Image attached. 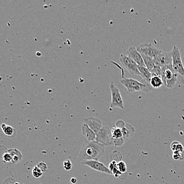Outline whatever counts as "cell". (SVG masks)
I'll use <instances>...</instances> for the list:
<instances>
[{"label": "cell", "mask_w": 184, "mask_h": 184, "mask_svg": "<svg viewBox=\"0 0 184 184\" xmlns=\"http://www.w3.org/2000/svg\"><path fill=\"white\" fill-rule=\"evenodd\" d=\"M117 162L113 160L109 164L108 168L115 177H119L121 175L122 173L119 171V170L117 168Z\"/></svg>", "instance_id": "d6986e66"}, {"label": "cell", "mask_w": 184, "mask_h": 184, "mask_svg": "<svg viewBox=\"0 0 184 184\" xmlns=\"http://www.w3.org/2000/svg\"><path fill=\"white\" fill-rule=\"evenodd\" d=\"M124 139L123 138H119V139H114L113 138V145L117 147H120L123 145L124 143Z\"/></svg>", "instance_id": "f1b7e54d"}, {"label": "cell", "mask_w": 184, "mask_h": 184, "mask_svg": "<svg viewBox=\"0 0 184 184\" xmlns=\"http://www.w3.org/2000/svg\"><path fill=\"white\" fill-rule=\"evenodd\" d=\"M8 151L12 156V163L15 164L21 161L22 159V154L19 150L17 149H10Z\"/></svg>", "instance_id": "5bb4252c"}, {"label": "cell", "mask_w": 184, "mask_h": 184, "mask_svg": "<svg viewBox=\"0 0 184 184\" xmlns=\"http://www.w3.org/2000/svg\"><path fill=\"white\" fill-rule=\"evenodd\" d=\"M15 184H19V183H18V182H16V183H15Z\"/></svg>", "instance_id": "d6a6232c"}, {"label": "cell", "mask_w": 184, "mask_h": 184, "mask_svg": "<svg viewBox=\"0 0 184 184\" xmlns=\"http://www.w3.org/2000/svg\"><path fill=\"white\" fill-rule=\"evenodd\" d=\"M120 82L126 88L128 91L131 93L140 91L149 92L153 88L150 83L144 84L132 78L123 77L120 80Z\"/></svg>", "instance_id": "7a4b0ae2"}, {"label": "cell", "mask_w": 184, "mask_h": 184, "mask_svg": "<svg viewBox=\"0 0 184 184\" xmlns=\"http://www.w3.org/2000/svg\"><path fill=\"white\" fill-rule=\"evenodd\" d=\"M95 141L104 146L113 145V138L111 130L108 126H103L97 134Z\"/></svg>", "instance_id": "5b68a950"}, {"label": "cell", "mask_w": 184, "mask_h": 184, "mask_svg": "<svg viewBox=\"0 0 184 184\" xmlns=\"http://www.w3.org/2000/svg\"><path fill=\"white\" fill-rule=\"evenodd\" d=\"M150 84L153 88H159L164 85L163 80L161 78L156 75H152L151 80L150 81Z\"/></svg>", "instance_id": "e0dca14e"}, {"label": "cell", "mask_w": 184, "mask_h": 184, "mask_svg": "<svg viewBox=\"0 0 184 184\" xmlns=\"http://www.w3.org/2000/svg\"><path fill=\"white\" fill-rule=\"evenodd\" d=\"M32 173H33V176L34 177L36 178H39L41 177V176H42L43 172L37 166H35L33 168Z\"/></svg>", "instance_id": "cb8c5ba5"}, {"label": "cell", "mask_w": 184, "mask_h": 184, "mask_svg": "<svg viewBox=\"0 0 184 184\" xmlns=\"http://www.w3.org/2000/svg\"><path fill=\"white\" fill-rule=\"evenodd\" d=\"M84 122L94 132L96 135H97L100 129L103 127L102 121H101V119L94 117H89L84 119Z\"/></svg>", "instance_id": "7c38bea8"}, {"label": "cell", "mask_w": 184, "mask_h": 184, "mask_svg": "<svg viewBox=\"0 0 184 184\" xmlns=\"http://www.w3.org/2000/svg\"><path fill=\"white\" fill-rule=\"evenodd\" d=\"M121 130L124 139L131 138L135 131L134 127L129 124H126V125L121 128Z\"/></svg>", "instance_id": "2e32d148"}, {"label": "cell", "mask_w": 184, "mask_h": 184, "mask_svg": "<svg viewBox=\"0 0 184 184\" xmlns=\"http://www.w3.org/2000/svg\"><path fill=\"white\" fill-rule=\"evenodd\" d=\"M173 158L175 160H181L184 159V150L182 151L173 152Z\"/></svg>", "instance_id": "d4e9b609"}, {"label": "cell", "mask_w": 184, "mask_h": 184, "mask_svg": "<svg viewBox=\"0 0 184 184\" xmlns=\"http://www.w3.org/2000/svg\"><path fill=\"white\" fill-rule=\"evenodd\" d=\"M120 61L131 75H139L141 76V74L138 69V65L128 56L121 54Z\"/></svg>", "instance_id": "ba28073f"}, {"label": "cell", "mask_w": 184, "mask_h": 184, "mask_svg": "<svg viewBox=\"0 0 184 184\" xmlns=\"http://www.w3.org/2000/svg\"><path fill=\"white\" fill-rule=\"evenodd\" d=\"M110 89L112 97L110 107L119 108L123 109V101L119 89L115 86L113 82H111L110 84Z\"/></svg>", "instance_id": "52a82bcc"}, {"label": "cell", "mask_w": 184, "mask_h": 184, "mask_svg": "<svg viewBox=\"0 0 184 184\" xmlns=\"http://www.w3.org/2000/svg\"><path fill=\"white\" fill-rule=\"evenodd\" d=\"M1 159L5 163H12V156L9 153L7 149L3 154H2Z\"/></svg>", "instance_id": "7402d4cb"}, {"label": "cell", "mask_w": 184, "mask_h": 184, "mask_svg": "<svg viewBox=\"0 0 184 184\" xmlns=\"http://www.w3.org/2000/svg\"><path fill=\"white\" fill-rule=\"evenodd\" d=\"M104 147L96 141H86L80 149L78 156L79 161L82 162L89 160L98 161L104 154Z\"/></svg>", "instance_id": "6da1fadb"}, {"label": "cell", "mask_w": 184, "mask_h": 184, "mask_svg": "<svg viewBox=\"0 0 184 184\" xmlns=\"http://www.w3.org/2000/svg\"><path fill=\"white\" fill-rule=\"evenodd\" d=\"M151 73L152 75H156V76L161 77V67L156 66V67L154 68V70L152 71Z\"/></svg>", "instance_id": "83f0119b"}, {"label": "cell", "mask_w": 184, "mask_h": 184, "mask_svg": "<svg viewBox=\"0 0 184 184\" xmlns=\"http://www.w3.org/2000/svg\"><path fill=\"white\" fill-rule=\"evenodd\" d=\"M82 163L92 169L96 170V171H100L103 173L110 174V175L112 174L108 168L106 167L104 164H103L101 162H100L96 160H89V161H83V162H82Z\"/></svg>", "instance_id": "9c48e42d"}, {"label": "cell", "mask_w": 184, "mask_h": 184, "mask_svg": "<svg viewBox=\"0 0 184 184\" xmlns=\"http://www.w3.org/2000/svg\"><path fill=\"white\" fill-rule=\"evenodd\" d=\"M171 149L173 152L182 151L184 150V148L182 145L177 141H175L172 143L171 145Z\"/></svg>", "instance_id": "603a6c76"}, {"label": "cell", "mask_w": 184, "mask_h": 184, "mask_svg": "<svg viewBox=\"0 0 184 184\" xmlns=\"http://www.w3.org/2000/svg\"><path fill=\"white\" fill-rule=\"evenodd\" d=\"M142 56L143 58V61L145 62L146 68L149 70L150 72L151 73L152 71L154 70V68L156 66L154 59L151 57L145 56L144 55H142Z\"/></svg>", "instance_id": "ac0fdd59"}, {"label": "cell", "mask_w": 184, "mask_h": 184, "mask_svg": "<svg viewBox=\"0 0 184 184\" xmlns=\"http://www.w3.org/2000/svg\"><path fill=\"white\" fill-rule=\"evenodd\" d=\"M153 59L156 65L161 68L164 66L172 64V57L170 53L163 52V53Z\"/></svg>", "instance_id": "30bf717a"}, {"label": "cell", "mask_w": 184, "mask_h": 184, "mask_svg": "<svg viewBox=\"0 0 184 184\" xmlns=\"http://www.w3.org/2000/svg\"><path fill=\"white\" fill-rule=\"evenodd\" d=\"M138 69L141 74V77H142L145 81H147L148 83H150V81L152 77L151 73L150 72L145 66H138Z\"/></svg>", "instance_id": "9a60e30c"}, {"label": "cell", "mask_w": 184, "mask_h": 184, "mask_svg": "<svg viewBox=\"0 0 184 184\" xmlns=\"http://www.w3.org/2000/svg\"><path fill=\"white\" fill-rule=\"evenodd\" d=\"M127 54L128 57L133 59L138 65V66L146 67L145 62L143 61L142 55L138 51L136 47L134 46L130 47L127 51Z\"/></svg>", "instance_id": "8fae6325"}, {"label": "cell", "mask_w": 184, "mask_h": 184, "mask_svg": "<svg viewBox=\"0 0 184 184\" xmlns=\"http://www.w3.org/2000/svg\"><path fill=\"white\" fill-rule=\"evenodd\" d=\"M161 68V78L163 80L164 85L167 89L173 88L177 82L178 74L173 70L172 64L164 66Z\"/></svg>", "instance_id": "3957f363"}, {"label": "cell", "mask_w": 184, "mask_h": 184, "mask_svg": "<svg viewBox=\"0 0 184 184\" xmlns=\"http://www.w3.org/2000/svg\"><path fill=\"white\" fill-rule=\"evenodd\" d=\"M117 168L119 170V171L122 173H125L127 170V167L125 162L123 161H120L119 162H117Z\"/></svg>", "instance_id": "484cf974"}, {"label": "cell", "mask_w": 184, "mask_h": 184, "mask_svg": "<svg viewBox=\"0 0 184 184\" xmlns=\"http://www.w3.org/2000/svg\"><path fill=\"white\" fill-rule=\"evenodd\" d=\"M82 132L83 135L87 139V140L90 141L96 140V135L94 132L91 129L89 126L84 123L82 126Z\"/></svg>", "instance_id": "4fadbf2b"}, {"label": "cell", "mask_w": 184, "mask_h": 184, "mask_svg": "<svg viewBox=\"0 0 184 184\" xmlns=\"http://www.w3.org/2000/svg\"><path fill=\"white\" fill-rule=\"evenodd\" d=\"M125 125H126V123H124L123 121H122V120H119V121H117V122L116 123L115 126L117 128H119L120 129H121Z\"/></svg>", "instance_id": "4dcf8cb0"}, {"label": "cell", "mask_w": 184, "mask_h": 184, "mask_svg": "<svg viewBox=\"0 0 184 184\" xmlns=\"http://www.w3.org/2000/svg\"><path fill=\"white\" fill-rule=\"evenodd\" d=\"M63 167H64V168L66 170L69 171L72 169L73 164H72V162L70 160H65L63 162Z\"/></svg>", "instance_id": "4316f807"}, {"label": "cell", "mask_w": 184, "mask_h": 184, "mask_svg": "<svg viewBox=\"0 0 184 184\" xmlns=\"http://www.w3.org/2000/svg\"><path fill=\"white\" fill-rule=\"evenodd\" d=\"M136 49L141 55L151 57L152 59L157 57L163 52L149 43L141 44L137 47Z\"/></svg>", "instance_id": "8992f818"}, {"label": "cell", "mask_w": 184, "mask_h": 184, "mask_svg": "<svg viewBox=\"0 0 184 184\" xmlns=\"http://www.w3.org/2000/svg\"><path fill=\"white\" fill-rule=\"evenodd\" d=\"M1 128L3 133L8 136H12L14 133H15V130L13 127L5 124H2L1 125Z\"/></svg>", "instance_id": "ffe728a7"}, {"label": "cell", "mask_w": 184, "mask_h": 184, "mask_svg": "<svg viewBox=\"0 0 184 184\" xmlns=\"http://www.w3.org/2000/svg\"><path fill=\"white\" fill-rule=\"evenodd\" d=\"M70 182H72V184H76L77 182V179L75 178H72L70 179Z\"/></svg>", "instance_id": "1f68e13d"}, {"label": "cell", "mask_w": 184, "mask_h": 184, "mask_svg": "<svg viewBox=\"0 0 184 184\" xmlns=\"http://www.w3.org/2000/svg\"><path fill=\"white\" fill-rule=\"evenodd\" d=\"M37 166L39 168L41 169L42 172H45V171H46L47 170V168H48V167L47 166V164L43 162L39 163L37 165Z\"/></svg>", "instance_id": "f546056e"}, {"label": "cell", "mask_w": 184, "mask_h": 184, "mask_svg": "<svg viewBox=\"0 0 184 184\" xmlns=\"http://www.w3.org/2000/svg\"><path fill=\"white\" fill-rule=\"evenodd\" d=\"M111 132L112 134L113 138L114 139H119V138H123V135L121 129L117 127H113L111 129Z\"/></svg>", "instance_id": "44dd1931"}, {"label": "cell", "mask_w": 184, "mask_h": 184, "mask_svg": "<svg viewBox=\"0 0 184 184\" xmlns=\"http://www.w3.org/2000/svg\"><path fill=\"white\" fill-rule=\"evenodd\" d=\"M172 57V66L173 70L177 74L184 77V67L182 63L181 54L177 46H173L170 52Z\"/></svg>", "instance_id": "277c9868"}]
</instances>
